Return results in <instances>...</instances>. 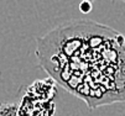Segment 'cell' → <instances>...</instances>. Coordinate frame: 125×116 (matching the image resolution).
<instances>
[{
  "mask_svg": "<svg viewBox=\"0 0 125 116\" xmlns=\"http://www.w3.org/2000/svg\"><path fill=\"white\" fill-rule=\"evenodd\" d=\"M92 3L91 1H87V0H82V3L79 4V10L84 14H88L92 11Z\"/></svg>",
  "mask_w": 125,
  "mask_h": 116,
  "instance_id": "6da1fadb",
  "label": "cell"
},
{
  "mask_svg": "<svg viewBox=\"0 0 125 116\" xmlns=\"http://www.w3.org/2000/svg\"><path fill=\"white\" fill-rule=\"evenodd\" d=\"M87 1H91V3H93V1H94V0H87Z\"/></svg>",
  "mask_w": 125,
  "mask_h": 116,
  "instance_id": "7a4b0ae2",
  "label": "cell"
}]
</instances>
